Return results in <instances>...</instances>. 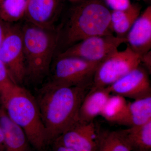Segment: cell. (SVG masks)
Segmentation results:
<instances>
[{"label":"cell","instance_id":"cell-1","mask_svg":"<svg viewBox=\"0 0 151 151\" xmlns=\"http://www.w3.org/2000/svg\"><path fill=\"white\" fill-rule=\"evenodd\" d=\"M87 86H67L49 82L37 99L48 143L78 121L79 108L90 89Z\"/></svg>","mask_w":151,"mask_h":151},{"label":"cell","instance_id":"cell-2","mask_svg":"<svg viewBox=\"0 0 151 151\" xmlns=\"http://www.w3.org/2000/svg\"><path fill=\"white\" fill-rule=\"evenodd\" d=\"M111 11L100 0H83L69 11L59 29V42L66 48L87 38L112 35Z\"/></svg>","mask_w":151,"mask_h":151},{"label":"cell","instance_id":"cell-3","mask_svg":"<svg viewBox=\"0 0 151 151\" xmlns=\"http://www.w3.org/2000/svg\"><path fill=\"white\" fill-rule=\"evenodd\" d=\"M0 100L7 115L24 132L29 142L37 151H43L48 142L35 98L19 85Z\"/></svg>","mask_w":151,"mask_h":151},{"label":"cell","instance_id":"cell-4","mask_svg":"<svg viewBox=\"0 0 151 151\" xmlns=\"http://www.w3.org/2000/svg\"><path fill=\"white\" fill-rule=\"evenodd\" d=\"M22 28L26 77L41 81L48 73L59 42V30L27 22Z\"/></svg>","mask_w":151,"mask_h":151},{"label":"cell","instance_id":"cell-5","mask_svg":"<svg viewBox=\"0 0 151 151\" xmlns=\"http://www.w3.org/2000/svg\"><path fill=\"white\" fill-rule=\"evenodd\" d=\"M100 63L72 56H58L49 82L59 86L91 87Z\"/></svg>","mask_w":151,"mask_h":151},{"label":"cell","instance_id":"cell-6","mask_svg":"<svg viewBox=\"0 0 151 151\" xmlns=\"http://www.w3.org/2000/svg\"><path fill=\"white\" fill-rule=\"evenodd\" d=\"M140 58L128 46L124 50L116 51L98 65L89 90L110 86L141 65Z\"/></svg>","mask_w":151,"mask_h":151},{"label":"cell","instance_id":"cell-7","mask_svg":"<svg viewBox=\"0 0 151 151\" xmlns=\"http://www.w3.org/2000/svg\"><path fill=\"white\" fill-rule=\"evenodd\" d=\"M127 42L126 38L113 35L94 36L69 47L58 55L75 56L89 62L100 63Z\"/></svg>","mask_w":151,"mask_h":151},{"label":"cell","instance_id":"cell-8","mask_svg":"<svg viewBox=\"0 0 151 151\" xmlns=\"http://www.w3.org/2000/svg\"><path fill=\"white\" fill-rule=\"evenodd\" d=\"M0 60L18 84L26 78L22 28L8 23L5 36L0 46Z\"/></svg>","mask_w":151,"mask_h":151},{"label":"cell","instance_id":"cell-9","mask_svg":"<svg viewBox=\"0 0 151 151\" xmlns=\"http://www.w3.org/2000/svg\"><path fill=\"white\" fill-rule=\"evenodd\" d=\"M149 73L141 65L108 86L111 94L136 100L151 96Z\"/></svg>","mask_w":151,"mask_h":151},{"label":"cell","instance_id":"cell-10","mask_svg":"<svg viewBox=\"0 0 151 151\" xmlns=\"http://www.w3.org/2000/svg\"><path fill=\"white\" fill-rule=\"evenodd\" d=\"M55 142L76 151H97V128L93 122L78 121Z\"/></svg>","mask_w":151,"mask_h":151},{"label":"cell","instance_id":"cell-11","mask_svg":"<svg viewBox=\"0 0 151 151\" xmlns=\"http://www.w3.org/2000/svg\"><path fill=\"white\" fill-rule=\"evenodd\" d=\"M62 5L63 0H29L24 17L28 22L40 27H54Z\"/></svg>","mask_w":151,"mask_h":151},{"label":"cell","instance_id":"cell-12","mask_svg":"<svg viewBox=\"0 0 151 151\" xmlns=\"http://www.w3.org/2000/svg\"><path fill=\"white\" fill-rule=\"evenodd\" d=\"M127 46L142 56L151 48V6L140 14L127 33Z\"/></svg>","mask_w":151,"mask_h":151},{"label":"cell","instance_id":"cell-13","mask_svg":"<svg viewBox=\"0 0 151 151\" xmlns=\"http://www.w3.org/2000/svg\"><path fill=\"white\" fill-rule=\"evenodd\" d=\"M111 94L108 87L89 90L79 108L78 122L85 124L93 122L96 117L101 114Z\"/></svg>","mask_w":151,"mask_h":151},{"label":"cell","instance_id":"cell-14","mask_svg":"<svg viewBox=\"0 0 151 151\" xmlns=\"http://www.w3.org/2000/svg\"><path fill=\"white\" fill-rule=\"evenodd\" d=\"M0 127L4 134L5 151H28L24 132L9 118L3 108L0 109Z\"/></svg>","mask_w":151,"mask_h":151},{"label":"cell","instance_id":"cell-15","mask_svg":"<svg viewBox=\"0 0 151 151\" xmlns=\"http://www.w3.org/2000/svg\"><path fill=\"white\" fill-rule=\"evenodd\" d=\"M118 131L131 151H151V121Z\"/></svg>","mask_w":151,"mask_h":151},{"label":"cell","instance_id":"cell-16","mask_svg":"<svg viewBox=\"0 0 151 151\" xmlns=\"http://www.w3.org/2000/svg\"><path fill=\"white\" fill-rule=\"evenodd\" d=\"M141 9L139 4H132L125 10L111 11V26L113 33L119 37L126 38L129 30L140 14Z\"/></svg>","mask_w":151,"mask_h":151},{"label":"cell","instance_id":"cell-17","mask_svg":"<svg viewBox=\"0 0 151 151\" xmlns=\"http://www.w3.org/2000/svg\"><path fill=\"white\" fill-rule=\"evenodd\" d=\"M128 109L129 103L126 98L114 94L108 98L100 116L108 122L126 126Z\"/></svg>","mask_w":151,"mask_h":151},{"label":"cell","instance_id":"cell-18","mask_svg":"<svg viewBox=\"0 0 151 151\" xmlns=\"http://www.w3.org/2000/svg\"><path fill=\"white\" fill-rule=\"evenodd\" d=\"M151 121V96L129 103L126 126H139Z\"/></svg>","mask_w":151,"mask_h":151},{"label":"cell","instance_id":"cell-19","mask_svg":"<svg viewBox=\"0 0 151 151\" xmlns=\"http://www.w3.org/2000/svg\"><path fill=\"white\" fill-rule=\"evenodd\" d=\"M97 151H131L118 131L97 128Z\"/></svg>","mask_w":151,"mask_h":151},{"label":"cell","instance_id":"cell-20","mask_svg":"<svg viewBox=\"0 0 151 151\" xmlns=\"http://www.w3.org/2000/svg\"><path fill=\"white\" fill-rule=\"evenodd\" d=\"M29 0H1L0 18L7 23L18 21L24 17Z\"/></svg>","mask_w":151,"mask_h":151},{"label":"cell","instance_id":"cell-21","mask_svg":"<svg viewBox=\"0 0 151 151\" xmlns=\"http://www.w3.org/2000/svg\"><path fill=\"white\" fill-rule=\"evenodd\" d=\"M18 85L11 76L5 65L0 60V99Z\"/></svg>","mask_w":151,"mask_h":151},{"label":"cell","instance_id":"cell-22","mask_svg":"<svg viewBox=\"0 0 151 151\" xmlns=\"http://www.w3.org/2000/svg\"><path fill=\"white\" fill-rule=\"evenodd\" d=\"M105 4L112 11L125 10L131 5L130 0H105Z\"/></svg>","mask_w":151,"mask_h":151},{"label":"cell","instance_id":"cell-23","mask_svg":"<svg viewBox=\"0 0 151 151\" xmlns=\"http://www.w3.org/2000/svg\"><path fill=\"white\" fill-rule=\"evenodd\" d=\"M140 64L142 63L144 68L147 70L149 74L151 72V51L141 56Z\"/></svg>","mask_w":151,"mask_h":151},{"label":"cell","instance_id":"cell-24","mask_svg":"<svg viewBox=\"0 0 151 151\" xmlns=\"http://www.w3.org/2000/svg\"><path fill=\"white\" fill-rule=\"evenodd\" d=\"M7 25L8 23L5 22L0 18V46L5 36Z\"/></svg>","mask_w":151,"mask_h":151},{"label":"cell","instance_id":"cell-25","mask_svg":"<svg viewBox=\"0 0 151 151\" xmlns=\"http://www.w3.org/2000/svg\"><path fill=\"white\" fill-rule=\"evenodd\" d=\"M0 151H5L4 139L2 130L0 127Z\"/></svg>","mask_w":151,"mask_h":151},{"label":"cell","instance_id":"cell-26","mask_svg":"<svg viewBox=\"0 0 151 151\" xmlns=\"http://www.w3.org/2000/svg\"><path fill=\"white\" fill-rule=\"evenodd\" d=\"M55 151H76L73 149L69 148L61 145H55Z\"/></svg>","mask_w":151,"mask_h":151},{"label":"cell","instance_id":"cell-27","mask_svg":"<svg viewBox=\"0 0 151 151\" xmlns=\"http://www.w3.org/2000/svg\"><path fill=\"white\" fill-rule=\"evenodd\" d=\"M139 1H140V0H139ZM142 1H150V0H142Z\"/></svg>","mask_w":151,"mask_h":151}]
</instances>
